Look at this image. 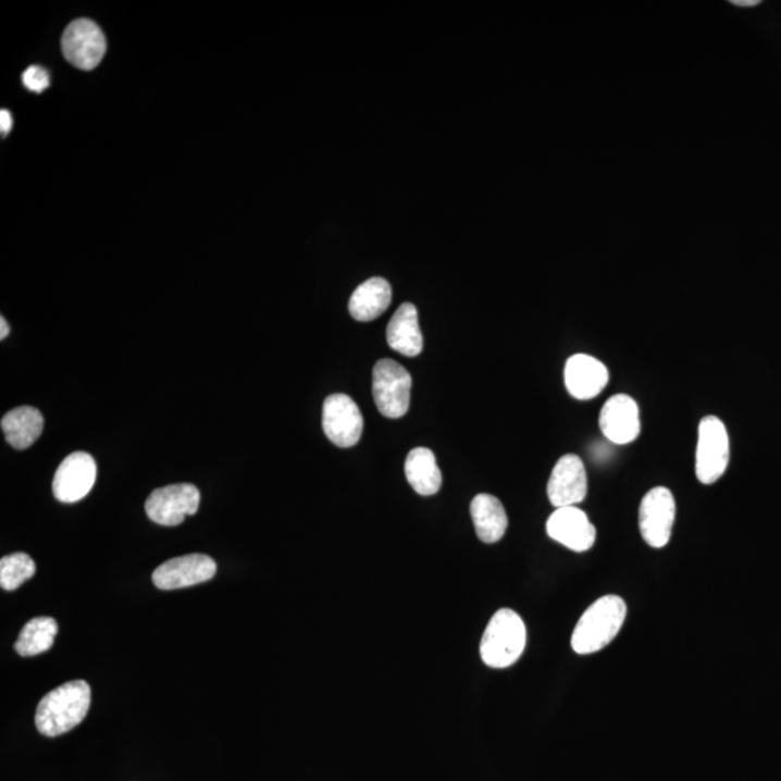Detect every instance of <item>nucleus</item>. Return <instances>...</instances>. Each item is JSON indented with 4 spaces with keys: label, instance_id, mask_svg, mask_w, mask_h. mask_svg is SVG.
<instances>
[{
    "label": "nucleus",
    "instance_id": "1",
    "mask_svg": "<svg viewBox=\"0 0 781 781\" xmlns=\"http://www.w3.org/2000/svg\"><path fill=\"white\" fill-rule=\"evenodd\" d=\"M91 692L85 680H73L47 693L39 702L35 726L46 736H59L80 726L90 708Z\"/></svg>",
    "mask_w": 781,
    "mask_h": 781
},
{
    "label": "nucleus",
    "instance_id": "2",
    "mask_svg": "<svg viewBox=\"0 0 781 781\" xmlns=\"http://www.w3.org/2000/svg\"><path fill=\"white\" fill-rule=\"evenodd\" d=\"M625 618L627 605L620 596L607 595L595 600L574 627L573 652L586 656L603 650L620 633Z\"/></svg>",
    "mask_w": 781,
    "mask_h": 781
},
{
    "label": "nucleus",
    "instance_id": "3",
    "mask_svg": "<svg viewBox=\"0 0 781 781\" xmlns=\"http://www.w3.org/2000/svg\"><path fill=\"white\" fill-rule=\"evenodd\" d=\"M524 621L512 609H499L491 618L481 642V657L493 669H507L520 660L525 650Z\"/></svg>",
    "mask_w": 781,
    "mask_h": 781
},
{
    "label": "nucleus",
    "instance_id": "4",
    "mask_svg": "<svg viewBox=\"0 0 781 781\" xmlns=\"http://www.w3.org/2000/svg\"><path fill=\"white\" fill-rule=\"evenodd\" d=\"M730 463V436L726 424L715 416L701 420L697 432L695 471L701 484L712 485L721 480Z\"/></svg>",
    "mask_w": 781,
    "mask_h": 781
},
{
    "label": "nucleus",
    "instance_id": "5",
    "mask_svg": "<svg viewBox=\"0 0 781 781\" xmlns=\"http://www.w3.org/2000/svg\"><path fill=\"white\" fill-rule=\"evenodd\" d=\"M412 379L406 368L393 359H381L374 367L372 393L375 406L384 417L399 419L410 408Z\"/></svg>",
    "mask_w": 781,
    "mask_h": 781
},
{
    "label": "nucleus",
    "instance_id": "6",
    "mask_svg": "<svg viewBox=\"0 0 781 781\" xmlns=\"http://www.w3.org/2000/svg\"><path fill=\"white\" fill-rule=\"evenodd\" d=\"M675 519L673 494L665 486H657L644 495L640 506L639 524L644 542L654 548L669 544Z\"/></svg>",
    "mask_w": 781,
    "mask_h": 781
},
{
    "label": "nucleus",
    "instance_id": "7",
    "mask_svg": "<svg viewBox=\"0 0 781 781\" xmlns=\"http://www.w3.org/2000/svg\"><path fill=\"white\" fill-rule=\"evenodd\" d=\"M324 434L337 447H354L361 441L363 417L349 395L333 394L324 399L322 417Z\"/></svg>",
    "mask_w": 781,
    "mask_h": 781
},
{
    "label": "nucleus",
    "instance_id": "8",
    "mask_svg": "<svg viewBox=\"0 0 781 781\" xmlns=\"http://www.w3.org/2000/svg\"><path fill=\"white\" fill-rule=\"evenodd\" d=\"M63 54L70 64L80 70H94L107 54V37L94 21H73L61 38Z\"/></svg>",
    "mask_w": 781,
    "mask_h": 781
},
{
    "label": "nucleus",
    "instance_id": "9",
    "mask_svg": "<svg viewBox=\"0 0 781 781\" xmlns=\"http://www.w3.org/2000/svg\"><path fill=\"white\" fill-rule=\"evenodd\" d=\"M199 506L200 491L195 485L175 484L153 491L145 503V511L157 524L175 526L187 516H195Z\"/></svg>",
    "mask_w": 781,
    "mask_h": 781
},
{
    "label": "nucleus",
    "instance_id": "10",
    "mask_svg": "<svg viewBox=\"0 0 781 781\" xmlns=\"http://www.w3.org/2000/svg\"><path fill=\"white\" fill-rule=\"evenodd\" d=\"M98 476L94 456L76 451L67 456L57 469L52 481V494L60 503L73 504L87 497Z\"/></svg>",
    "mask_w": 781,
    "mask_h": 781
},
{
    "label": "nucleus",
    "instance_id": "11",
    "mask_svg": "<svg viewBox=\"0 0 781 781\" xmlns=\"http://www.w3.org/2000/svg\"><path fill=\"white\" fill-rule=\"evenodd\" d=\"M216 561L212 557L195 553V555L175 557L158 566L152 573V582L161 591L182 590L210 581L216 574Z\"/></svg>",
    "mask_w": 781,
    "mask_h": 781
},
{
    "label": "nucleus",
    "instance_id": "12",
    "mask_svg": "<svg viewBox=\"0 0 781 781\" xmlns=\"http://www.w3.org/2000/svg\"><path fill=\"white\" fill-rule=\"evenodd\" d=\"M587 494L585 464L577 455L561 456L553 468L547 495L556 508L577 507Z\"/></svg>",
    "mask_w": 781,
    "mask_h": 781
},
{
    "label": "nucleus",
    "instance_id": "13",
    "mask_svg": "<svg viewBox=\"0 0 781 781\" xmlns=\"http://www.w3.org/2000/svg\"><path fill=\"white\" fill-rule=\"evenodd\" d=\"M604 436L616 445H629L640 436L639 404L627 394H617L604 404L599 414Z\"/></svg>",
    "mask_w": 781,
    "mask_h": 781
},
{
    "label": "nucleus",
    "instance_id": "14",
    "mask_svg": "<svg viewBox=\"0 0 781 781\" xmlns=\"http://www.w3.org/2000/svg\"><path fill=\"white\" fill-rule=\"evenodd\" d=\"M547 534L570 550L583 553L595 544L596 529L578 507L556 508L547 520Z\"/></svg>",
    "mask_w": 781,
    "mask_h": 781
},
{
    "label": "nucleus",
    "instance_id": "15",
    "mask_svg": "<svg viewBox=\"0 0 781 781\" xmlns=\"http://www.w3.org/2000/svg\"><path fill=\"white\" fill-rule=\"evenodd\" d=\"M609 372L598 359L586 354L573 355L565 367V385L573 398L587 401L607 387Z\"/></svg>",
    "mask_w": 781,
    "mask_h": 781
},
{
    "label": "nucleus",
    "instance_id": "16",
    "mask_svg": "<svg viewBox=\"0 0 781 781\" xmlns=\"http://www.w3.org/2000/svg\"><path fill=\"white\" fill-rule=\"evenodd\" d=\"M387 342L390 349L404 357H419L424 348V340L414 305L406 302L395 311L388 323Z\"/></svg>",
    "mask_w": 781,
    "mask_h": 781
},
{
    "label": "nucleus",
    "instance_id": "17",
    "mask_svg": "<svg viewBox=\"0 0 781 781\" xmlns=\"http://www.w3.org/2000/svg\"><path fill=\"white\" fill-rule=\"evenodd\" d=\"M393 300V289L381 276L365 281L355 289L349 301V313L358 322H372L387 311Z\"/></svg>",
    "mask_w": 781,
    "mask_h": 781
},
{
    "label": "nucleus",
    "instance_id": "18",
    "mask_svg": "<svg viewBox=\"0 0 781 781\" xmlns=\"http://www.w3.org/2000/svg\"><path fill=\"white\" fill-rule=\"evenodd\" d=\"M471 515L478 537L482 542L497 543L506 535L508 529L506 508L494 495H476L471 504Z\"/></svg>",
    "mask_w": 781,
    "mask_h": 781
},
{
    "label": "nucleus",
    "instance_id": "19",
    "mask_svg": "<svg viewBox=\"0 0 781 781\" xmlns=\"http://www.w3.org/2000/svg\"><path fill=\"white\" fill-rule=\"evenodd\" d=\"M2 430L13 449L25 450L41 436L44 417L37 408L17 407L3 416Z\"/></svg>",
    "mask_w": 781,
    "mask_h": 781
},
{
    "label": "nucleus",
    "instance_id": "20",
    "mask_svg": "<svg viewBox=\"0 0 781 781\" xmlns=\"http://www.w3.org/2000/svg\"><path fill=\"white\" fill-rule=\"evenodd\" d=\"M406 478L411 488L423 497L437 494L442 488V472L436 456L427 447H416L404 464Z\"/></svg>",
    "mask_w": 781,
    "mask_h": 781
},
{
    "label": "nucleus",
    "instance_id": "21",
    "mask_svg": "<svg viewBox=\"0 0 781 781\" xmlns=\"http://www.w3.org/2000/svg\"><path fill=\"white\" fill-rule=\"evenodd\" d=\"M59 631L55 620L48 617L34 618L26 622L15 643V650L22 657H34L50 650Z\"/></svg>",
    "mask_w": 781,
    "mask_h": 781
},
{
    "label": "nucleus",
    "instance_id": "22",
    "mask_svg": "<svg viewBox=\"0 0 781 781\" xmlns=\"http://www.w3.org/2000/svg\"><path fill=\"white\" fill-rule=\"evenodd\" d=\"M35 563L25 553H13L0 560V586L15 591L35 574Z\"/></svg>",
    "mask_w": 781,
    "mask_h": 781
},
{
    "label": "nucleus",
    "instance_id": "23",
    "mask_svg": "<svg viewBox=\"0 0 781 781\" xmlns=\"http://www.w3.org/2000/svg\"><path fill=\"white\" fill-rule=\"evenodd\" d=\"M22 83L26 89L34 91V94H42L51 85L50 73L46 69L39 67V65H30L22 74Z\"/></svg>",
    "mask_w": 781,
    "mask_h": 781
},
{
    "label": "nucleus",
    "instance_id": "24",
    "mask_svg": "<svg viewBox=\"0 0 781 781\" xmlns=\"http://www.w3.org/2000/svg\"><path fill=\"white\" fill-rule=\"evenodd\" d=\"M12 126H13V121H12L11 113H9L8 111H4V109H3V111L0 112V132H2L3 136L8 135L9 132H11Z\"/></svg>",
    "mask_w": 781,
    "mask_h": 781
},
{
    "label": "nucleus",
    "instance_id": "25",
    "mask_svg": "<svg viewBox=\"0 0 781 781\" xmlns=\"http://www.w3.org/2000/svg\"><path fill=\"white\" fill-rule=\"evenodd\" d=\"M732 4H735V7H743V8H749V7H757L758 0H732Z\"/></svg>",
    "mask_w": 781,
    "mask_h": 781
},
{
    "label": "nucleus",
    "instance_id": "26",
    "mask_svg": "<svg viewBox=\"0 0 781 781\" xmlns=\"http://www.w3.org/2000/svg\"><path fill=\"white\" fill-rule=\"evenodd\" d=\"M9 335V326L4 318H0V339H4Z\"/></svg>",
    "mask_w": 781,
    "mask_h": 781
}]
</instances>
